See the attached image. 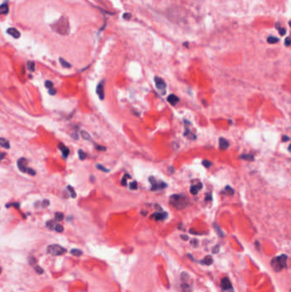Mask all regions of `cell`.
<instances>
[{"label":"cell","mask_w":291,"mask_h":292,"mask_svg":"<svg viewBox=\"0 0 291 292\" xmlns=\"http://www.w3.org/2000/svg\"><path fill=\"white\" fill-rule=\"evenodd\" d=\"M170 204L174 209H183L189 204L188 197L184 194H174L170 197Z\"/></svg>","instance_id":"6da1fadb"},{"label":"cell","mask_w":291,"mask_h":292,"mask_svg":"<svg viewBox=\"0 0 291 292\" xmlns=\"http://www.w3.org/2000/svg\"><path fill=\"white\" fill-rule=\"evenodd\" d=\"M52 29L61 35H68L69 33V23L67 17L62 16L52 25Z\"/></svg>","instance_id":"7a4b0ae2"},{"label":"cell","mask_w":291,"mask_h":292,"mask_svg":"<svg viewBox=\"0 0 291 292\" xmlns=\"http://www.w3.org/2000/svg\"><path fill=\"white\" fill-rule=\"evenodd\" d=\"M287 261H288V255H282L280 256L273 258V260L271 262V265L274 271L280 272L284 267H286Z\"/></svg>","instance_id":"3957f363"},{"label":"cell","mask_w":291,"mask_h":292,"mask_svg":"<svg viewBox=\"0 0 291 292\" xmlns=\"http://www.w3.org/2000/svg\"><path fill=\"white\" fill-rule=\"evenodd\" d=\"M67 250L63 247H61L58 244H51L47 247V252L52 255H61L64 253H66Z\"/></svg>","instance_id":"277c9868"},{"label":"cell","mask_w":291,"mask_h":292,"mask_svg":"<svg viewBox=\"0 0 291 292\" xmlns=\"http://www.w3.org/2000/svg\"><path fill=\"white\" fill-rule=\"evenodd\" d=\"M150 182L151 184L152 191H158L167 187V184L163 181H157L154 177H150Z\"/></svg>","instance_id":"5b68a950"},{"label":"cell","mask_w":291,"mask_h":292,"mask_svg":"<svg viewBox=\"0 0 291 292\" xmlns=\"http://www.w3.org/2000/svg\"><path fill=\"white\" fill-rule=\"evenodd\" d=\"M27 166H28V161H27L26 158L21 157V158L18 159V161H17V167L20 169V171H21L22 173H26V170L28 168Z\"/></svg>","instance_id":"8992f818"},{"label":"cell","mask_w":291,"mask_h":292,"mask_svg":"<svg viewBox=\"0 0 291 292\" xmlns=\"http://www.w3.org/2000/svg\"><path fill=\"white\" fill-rule=\"evenodd\" d=\"M97 94L101 100L104 99V81H102L97 86Z\"/></svg>","instance_id":"52a82bcc"},{"label":"cell","mask_w":291,"mask_h":292,"mask_svg":"<svg viewBox=\"0 0 291 292\" xmlns=\"http://www.w3.org/2000/svg\"><path fill=\"white\" fill-rule=\"evenodd\" d=\"M155 86L157 87V89H159L160 91H165L166 87H167V85H166V82L163 81L161 78L156 76L155 77Z\"/></svg>","instance_id":"ba28073f"},{"label":"cell","mask_w":291,"mask_h":292,"mask_svg":"<svg viewBox=\"0 0 291 292\" xmlns=\"http://www.w3.org/2000/svg\"><path fill=\"white\" fill-rule=\"evenodd\" d=\"M152 218H154L155 221H164L167 218V214L166 212H161V213H155L152 215Z\"/></svg>","instance_id":"9c48e42d"},{"label":"cell","mask_w":291,"mask_h":292,"mask_svg":"<svg viewBox=\"0 0 291 292\" xmlns=\"http://www.w3.org/2000/svg\"><path fill=\"white\" fill-rule=\"evenodd\" d=\"M221 287L223 291H228L231 289V283L228 279V278H224L221 280Z\"/></svg>","instance_id":"30bf717a"},{"label":"cell","mask_w":291,"mask_h":292,"mask_svg":"<svg viewBox=\"0 0 291 292\" xmlns=\"http://www.w3.org/2000/svg\"><path fill=\"white\" fill-rule=\"evenodd\" d=\"M7 33L10 34V36H12V37L15 38V39H19L20 37V32L17 30L16 28H8V29H7Z\"/></svg>","instance_id":"8fae6325"},{"label":"cell","mask_w":291,"mask_h":292,"mask_svg":"<svg viewBox=\"0 0 291 292\" xmlns=\"http://www.w3.org/2000/svg\"><path fill=\"white\" fill-rule=\"evenodd\" d=\"M58 148H59L61 150V151L62 156H63L64 158H67V157L69 156V152H70V151H69V149H68L63 144L60 143V144H58Z\"/></svg>","instance_id":"7c38bea8"},{"label":"cell","mask_w":291,"mask_h":292,"mask_svg":"<svg viewBox=\"0 0 291 292\" xmlns=\"http://www.w3.org/2000/svg\"><path fill=\"white\" fill-rule=\"evenodd\" d=\"M167 101L170 103L172 105L175 106V105L179 102V98L176 95H174V94H171V95H169V96L167 97Z\"/></svg>","instance_id":"4fadbf2b"},{"label":"cell","mask_w":291,"mask_h":292,"mask_svg":"<svg viewBox=\"0 0 291 292\" xmlns=\"http://www.w3.org/2000/svg\"><path fill=\"white\" fill-rule=\"evenodd\" d=\"M201 188H202V184L201 183H198L196 185H192L191 188V193L193 195H196Z\"/></svg>","instance_id":"5bb4252c"},{"label":"cell","mask_w":291,"mask_h":292,"mask_svg":"<svg viewBox=\"0 0 291 292\" xmlns=\"http://www.w3.org/2000/svg\"><path fill=\"white\" fill-rule=\"evenodd\" d=\"M228 147H229V142L224 138H220V148L221 150H226V149H228Z\"/></svg>","instance_id":"9a60e30c"},{"label":"cell","mask_w":291,"mask_h":292,"mask_svg":"<svg viewBox=\"0 0 291 292\" xmlns=\"http://www.w3.org/2000/svg\"><path fill=\"white\" fill-rule=\"evenodd\" d=\"M0 146L4 147L5 149H10V142L8 141L6 139H4V138H0Z\"/></svg>","instance_id":"2e32d148"},{"label":"cell","mask_w":291,"mask_h":292,"mask_svg":"<svg viewBox=\"0 0 291 292\" xmlns=\"http://www.w3.org/2000/svg\"><path fill=\"white\" fill-rule=\"evenodd\" d=\"M9 10L10 9L7 4H4L0 5V15H6L9 13Z\"/></svg>","instance_id":"e0dca14e"},{"label":"cell","mask_w":291,"mask_h":292,"mask_svg":"<svg viewBox=\"0 0 291 292\" xmlns=\"http://www.w3.org/2000/svg\"><path fill=\"white\" fill-rule=\"evenodd\" d=\"M81 137L83 138V139H85V140H87V141L91 140V137H90V135L86 131L82 130V131L81 132Z\"/></svg>","instance_id":"ac0fdd59"},{"label":"cell","mask_w":291,"mask_h":292,"mask_svg":"<svg viewBox=\"0 0 291 292\" xmlns=\"http://www.w3.org/2000/svg\"><path fill=\"white\" fill-rule=\"evenodd\" d=\"M64 218V214L61 212H57L55 214V221H61Z\"/></svg>","instance_id":"d6986e66"},{"label":"cell","mask_w":291,"mask_h":292,"mask_svg":"<svg viewBox=\"0 0 291 292\" xmlns=\"http://www.w3.org/2000/svg\"><path fill=\"white\" fill-rule=\"evenodd\" d=\"M213 260L212 256H209V255L206 256L205 259L202 261V263L205 264V265H207V266H210L211 264H213Z\"/></svg>","instance_id":"ffe728a7"},{"label":"cell","mask_w":291,"mask_h":292,"mask_svg":"<svg viewBox=\"0 0 291 292\" xmlns=\"http://www.w3.org/2000/svg\"><path fill=\"white\" fill-rule=\"evenodd\" d=\"M59 61H60V63L61 64V66L63 68H67V69H70L71 68V64L69 62H68L66 60H64L63 58L60 57L59 58Z\"/></svg>","instance_id":"44dd1931"},{"label":"cell","mask_w":291,"mask_h":292,"mask_svg":"<svg viewBox=\"0 0 291 292\" xmlns=\"http://www.w3.org/2000/svg\"><path fill=\"white\" fill-rule=\"evenodd\" d=\"M27 66H28V70L31 71V72H33L35 70V63L32 61H28V63H27Z\"/></svg>","instance_id":"7402d4cb"},{"label":"cell","mask_w":291,"mask_h":292,"mask_svg":"<svg viewBox=\"0 0 291 292\" xmlns=\"http://www.w3.org/2000/svg\"><path fill=\"white\" fill-rule=\"evenodd\" d=\"M67 189L69 190V193H70V196H71V197H72V198H75V197H77V195H76V192H75V191L73 190V188L71 185H68V186H67Z\"/></svg>","instance_id":"603a6c76"},{"label":"cell","mask_w":291,"mask_h":292,"mask_svg":"<svg viewBox=\"0 0 291 292\" xmlns=\"http://www.w3.org/2000/svg\"><path fill=\"white\" fill-rule=\"evenodd\" d=\"M70 253L74 256H81V255L83 254V252L81 251V250H78V249H73L70 251Z\"/></svg>","instance_id":"cb8c5ba5"},{"label":"cell","mask_w":291,"mask_h":292,"mask_svg":"<svg viewBox=\"0 0 291 292\" xmlns=\"http://www.w3.org/2000/svg\"><path fill=\"white\" fill-rule=\"evenodd\" d=\"M278 41H279L278 38L274 37V36H270V37H268V39H267V42L270 43V44H275V43H278Z\"/></svg>","instance_id":"d4e9b609"},{"label":"cell","mask_w":291,"mask_h":292,"mask_svg":"<svg viewBox=\"0 0 291 292\" xmlns=\"http://www.w3.org/2000/svg\"><path fill=\"white\" fill-rule=\"evenodd\" d=\"M78 153H79V158L81 159V160H85V158H86V153L85 152V151H83L82 150H79L78 151Z\"/></svg>","instance_id":"484cf974"},{"label":"cell","mask_w":291,"mask_h":292,"mask_svg":"<svg viewBox=\"0 0 291 292\" xmlns=\"http://www.w3.org/2000/svg\"><path fill=\"white\" fill-rule=\"evenodd\" d=\"M241 158H242L243 160H247V161H253L254 160V156L252 155H242L240 156Z\"/></svg>","instance_id":"4316f807"},{"label":"cell","mask_w":291,"mask_h":292,"mask_svg":"<svg viewBox=\"0 0 291 292\" xmlns=\"http://www.w3.org/2000/svg\"><path fill=\"white\" fill-rule=\"evenodd\" d=\"M5 207H6L7 209H9L10 207H15L16 209H19V208H20V203H18V202H12V203L6 204Z\"/></svg>","instance_id":"83f0119b"},{"label":"cell","mask_w":291,"mask_h":292,"mask_svg":"<svg viewBox=\"0 0 291 292\" xmlns=\"http://www.w3.org/2000/svg\"><path fill=\"white\" fill-rule=\"evenodd\" d=\"M276 28H277L278 30L279 31V33H280L281 35H284V34H285V33H286L285 28H282L281 27H280V25H279V23H277V24H276Z\"/></svg>","instance_id":"f1b7e54d"},{"label":"cell","mask_w":291,"mask_h":292,"mask_svg":"<svg viewBox=\"0 0 291 292\" xmlns=\"http://www.w3.org/2000/svg\"><path fill=\"white\" fill-rule=\"evenodd\" d=\"M96 167H97V168L98 170H101V171L105 172V173H109V169L104 168V167H103L102 165H101V164H97Z\"/></svg>","instance_id":"f546056e"},{"label":"cell","mask_w":291,"mask_h":292,"mask_svg":"<svg viewBox=\"0 0 291 292\" xmlns=\"http://www.w3.org/2000/svg\"><path fill=\"white\" fill-rule=\"evenodd\" d=\"M54 229H55V231H56V232H63V230H64L63 226H61V225H59V224L56 225V226H54Z\"/></svg>","instance_id":"4dcf8cb0"},{"label":"cell","mask_w":291,"mask_h":292,"mask_svg":"<svg viewBox=\"0 0 291 292\" xmlns=\"http://www.w3.org/2000/svg\"><path fill=\"white\" fill-rule=\"evenodd\" d=\"M26 173H28V174H30L32 176H35V175H36V171L33 170L32 168H28H28H27V170H26Z\"/></svg>","instance_id":"1f68e13d"},{"label":"cell","mask_w":291,"mask_h":292,"mask_svg":"<svg viewBox=\"0 0 291 292\" xmlns=\"http://www.w3.org/2000/svg\"><path fill=\"white\" fill-rule=\"evenodd\" d=\"M44 86H45V87H46V88L50 89V88H52V87H53V82H52V81H46L45 82H44Z\"/></svg>","instance_id":"d6a6232c"},{"label":"cell","mask_w":291,"mask_h":292,"mask_svg":"<svg viewBox=\"0 0 291 292\" xmlns=\"http://www.w3.org/2000/svg\"><path fill=\"white\" fill-rule=\"evenodd\" d=\"M41 205H42L43 208H46V207H48V206L50 205V201H49L48 199H44V200L42 201Z\"/></svg>","instance_id":"836d02e7"},{"label":"cell","mask_w":291,"mask_h":292,"mask_svg":"<svg viewBox=\"0 0 291 292\" xmlns=\"http://www.w3.org/2000/svg\"><path fill=\"white\" fill-rule=\"evenodd\" d=\"M202 165H203V166H204L205 168H210V167H211L212 163H211V162L209 161H208V160H204V161H202Z\"/></svg>","instance_id":"e575fe53"},{"label":"cell","mask_w":291,"mask_h":292,"mask_svg":"<svg viewBox=\"0 0 291 292\" xmlns=\"http://www.w3.org/2000/svg\"><path fill=\"white\" fill-rule=\"evenodd\" d=\"M213 226H214V228H215V230H216V231H217V232H218L219 236H220V237H223V236H224V233L221 232V230L220 229V227H219L217 225H215V224H214Z\"/></svg>","instance_id":"d590c367"},{"label":"cell","mask_w":291,"mask_h":292,"mask_svg":"<svg viewBox=\"0 0 291 292\" xmlns=\"http://www.w3.org/2000/svg\"><path fill=\"white\" fill-rule=\"evenodd\" d=\"M46 226L49 229H53L54 228V222H53V221H49L46 222Z\"/></svg>","instance_id":"8d00e7d4"},{"label":"cell","mask_w":291,"mask_h":292,"mask_svg":"<svg viewBox=\"0 0 291 292\" xmlns=\"http://www.w3.org/2000/svg\"><path fill=\"white\" fill-rule=\"evenodd\" d=\"M138 188V183L136 181L131 182L130 184V189L131 190H136Z\"/></svg>","instance_id":"74e56055"},{"label":"cell","mask_w":291,"mask_h":292,"mask_svg":"<svg viewBox=\"0 0 291 292\" xmlns=\"http://www.w3.org/2000/svg\"><path fill=\"white\" fill-rule=\"evenodd\" d=\"M225 191H227V193H228V194H230V195H232V194L234 193V190L231 188V186H229V185H227V186L225 187Z\"/></svg>","instance_id":"f35d334b"},{"label":"cell","mask_w":291,"mask_h":292,"mask_svg":"<svg viewBox=\"0 0 291 292\" xmlns=\"http://www.w3.org/2000/svg\"><path fill=\"white\" fill-rule=\"evenodd\" d=\"M96 149H97V151H106V148H105L104 146H102V145H98V144H96Z\"/></svg>","instance_id":"ab89813d"},{"label":"cell","mask_w":291,"mask_h":292,"mask_svg":"<svg viewBox=\"0 0 291 292\" xmlns=\"http://www.w3.org/2000/svg\"><path fill=\"white\" fill-rule=\"evenodd\" d=\"M35 271L38 272L39 274H42V273L44 272V270H43L41 267H40L39 266H36V267H35Z\"/></svg>","instance_id":"60d3db41"},{"label":"cell","mask_w":291,"mask_h":292,"mask_svg":"<svg viewBox=\"0 0 291 292\" xmlns=\"http://www.w3.org/2000/svg\"><path fill=\"white\" fill-rule=\"evenodd\" d=\"M49 94L50 95H51V96H53V95H56V93H57V90L56 89H54L53 87L52 88H50V89H49Z\"/></svg>","instance_id":"b9f144b4"},{"label":"cell","mask_w":291,"mask_h":292,"mask_svg":"<svg viewBox=\"0 0 291 292\" xmlns=\"http://www.w3.org/2000/svg\"><path fill=\"white\" fill-rule=\"evenodd\" d=\"M220 250V245H216L213 249V253H218Z\"/></svg>","instance_id":"7bdbcfd3"},{"label":"cell","mask_w":291,"mask_h":292,"mask_svg":"<svg viewBox=\"0 0 291 292\" xmlns=\"http://www.w3.org/2000/svg\"><path fill=\"white\" fill-rule=\"evenodd\" d=\"M5 156H6V153H4V152H0V161H2V160L5 157Z\"/></svg>","instance_id":"ee69618b"},{"label":"cell","mask_w":291,"mask_h":292,"mask_svg":"<svg viewBox=\"0 0 291 292\" xmlns=\"http://www.w3.org/2000/svg\"><path fill=\"white\" fill-rule=\"evenodd\" d=\"M121 185H124V186H126L127 184H126V176L122 179V180H121Z\"/></svg>","instance_id":"f6af8a7d"},{"label":"cell","mask_w":291,"mask_h":292,"mask_svg":"<svg viewBox=\"0 0 291 292\" xmlns=\"http://www.w3.org/2000/svg\"><path fill=\"white\" fill-rule=\"evenodd\" d=\"M289 140H290V137H288V136H283V141L288 142Z\"/></svg>","instance_id":"bcb514c9"},{"label":"cell","mask_w":291,"mask_h":292,"mask_svg":"<svg viewBox=\"0 0 291 292\" xmlns=\"http://www.w3.org/2000/svg\"><path fill=\"white\" fill-rule=\"evenodd\" d=\"M290 38H287V39H286V41H285V45H286V46H290Z\"/></svg>","instance_id":"7dc6e473"},{"label":"cell","mask_w":291,"mask_h":292,"mask_svg":"<svg viewBox=\"0 0 291 292\" xmlns=\"http://www.w3.org/2000/svg\"><path fill=\"white\" fill-rule=\"evenodd\" d=\"M123 17L125 18V19H130L131 18V15L130 14H127V13H126L124 16H123Z\"/></svg>","instance_id":"c3c4849f"},{"label":"cell","mask_w":291,"mask_h":292,"mask_svg":"<svg viewBox=\"0 0 291 292\" xmlns=\"http://www.w3.org/2000/svg\"><path fill=\"white\" fill-rule=\"evenodd\" d=\"M181 238H183L184 240H188V237L184 235H181Z\"/></svg>","instance_id":"681fc988"},{"label":"cell","mask_w":291,"mask_h":292,"mask_svg":"<svg viewBox=\"0 0 291 292\" xmlns=\"http://www.w3.org/2000/svg\"><path fill=\"white\" fill-rule=\"evenodd\" d=\"M90 181L94 182V177L93 176H90Z\"/></svg>","instance_id":"f907efd6"},{"label":"cell","mask_w":291,"mask_h":292,"mask_svg":"<svg viewBox=\"0 0 291 292\" xmlns=\"http://www.w3.org/2000/svg\"><path fill=\"white\" fill-rule=\"evenodd\" d=\"M1 272H2V268L0 267V274H1Z\"/></svg>","instance_id":"816d5d0a"}]
</instances>
